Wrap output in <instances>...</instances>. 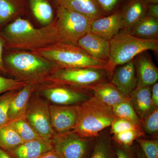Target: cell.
Wrapping results in <instances>:
<instances>
[{
	"mask_svg": "<svg viewBox=\"0 0 158 158\" xmlns=\"http://www.w3.org/2000/svg\"><path fill=\"white\" fill-rule=\"evenodd\" d=\"M52 150V140L39 138L25 141L8 152L12 158H40Z\"/></svg>",
	"mask_w": 158,
	"mask_h": 158,
	"instance_id": "obj_16",
	"label": "cell"
},
{
	"mask_svg": "<svg viewBox=\"0 0 158 158\" xmlns=\"http://www.w3.org/2000/svg\"><path fill=\"white\" fill-rule=\"evenodd\" d=\"M111 127V133L113 135L129 130L141 128V125L136 124L128 119L119 117H116L113 120Z\"/></svg>",
	"mask_w": 158,
	"mask_h": 158,
	"instance_id": "obj_33",
	"label": "cell"
},
{
	"mask_svg": "<svg viewBox=\"0 0 158 158\" xmlns=\"http://www.w3.org/2000/svg\"><path fill=\"white\" fill-rule=\"evenodd\" d=\"M33 52L52 61L59 68L107 69L108 62L92 56L76 44L58 42Z\"/></svg>",
	"mask_w": 158,
	"mask_h": 158,
	"instance_id": "obj_3",
	"label": "cell"
},
{
	"mask_svg": "<svg viewBox=\"0 0 158 158\" xmlns=\"http://www.w3.org/2000/svg\"><path fill=\"white\" fill-rule=\"evenodd\" d=\"M5 48L6 41L0 33V75L10 77L3 61V54Z\"/></svg>",
	"mask_w": 158,
	"mask_h": 158,
	"instance_id": "obj_37",
	"label": "cell"
},
{
	"mask_svg": "<svg viewBox=\"0 0 158 158\" xmlns=\"http://www.w3.org/2000/svg\"><path fill=\"white\" fill-rule=\"evenodd\" d=\"M147 15L158 19V4L148 5Z\"/></svg>",
	"mask_w": 158,
	"mask_h": 158,
	"instance_id": "obj_38",
	"label": "cell"
},
{
	"mask_svg": "<svg viewBox=\"0 0 158 158\" xmlns=\"http://www.w3.org/2000/svg\"><path fill=\"white\" fill-rule=\"evenodd\" d=\"M9 123L24 142L42 138L31 126L25 115Z\"/></svg>",
	"mask_w": 158,
	"mask_h": 158,
	"instance_id": "obj_27",
	"label": "cell"
},
{
	"mask_svg": "<svg viewBox=\"0 0 158 158\" xmlns=\"http://www.w3.org/2000/svg\"><path fill=\"white\" fill-rule=\"evenodd\" d=\"M144 135V132L140 128L114 134L112 140L115 144L124 147H132L136 139L143 137Z\"/></svg>",
	"mask_w": 158,
	"mask_h": 158,
	"instance_id": "obj_29",
	"label": "cell"
},
{
	"mask_svg": "<svg viewBox=\"0 0 158 158\" xmlns=\"http://www.w3.org/2000/svg\"><path fill=\"white\" fill-rule=\"evenodd\" d=\"M51 123L55 134L64 135L75 129L79 117L78 105L49 104Z\"/></svg>",
	"mask_w": 158,
	"mask_h": 158,
	"instance_id": "obj_11",
	"label": "cell"
},
{
	"mask_svg": "<svg viewBox=\"0 0 158 158\" xmlns=\"http://www.w3.org/2000/svg\"><path fill=\"white\" fill-rule=\"evenodd\" d=\"M112 110L116 117L128 119L139 125H142L141 119L132 106L130 99L115 105L112 107Z\"/></svg>",
	"mask_w": 158,
	"mask_h": 158,
	"instance_id": "obj_28",
	"label": "cell"
},
{
	"mask_svg": "<svg viewBox=\"0 0 158 158\" xmlns=\"http://www.w3.org/2000/svg\"><path fill=\"white\" fill-rule=\"evenodd\" d=\"M123 29L121 9L91 23L90 32L110 40Z\"/></svg>",
	"mask_w": 158,
	"mask_h": 158,
	"instance_id": "obj_14",
	"label": "cell"
},
{
	"mask_svg": "<svg viewBox=\"0 0 158 158\" xmlns=\"http://www.w3.org/2000/svg\"><path fill=\"white\" fill-rule=\"evenodd\" d=\"M79 117L73 131L83 138L94 139L102 131L111 126L116 118L112 108L93 95L78 104Z\"/></svg>",
	"mask_w": 158,
	"mask_h": 158,
	"instance_id": "obj_4",
	"label": "cell"
},
{
	"mask_svg": "<svg viewBox=\"0 0 158 158\" xmlns=\"http://www.w3.org/2000/svg\"><path fill=\"white\" fill-rule=\"evenodd\" d=\"M27 2L28 15L31 14L43 26L48 25L54 21L56 10L54 0H27Z\"/></svg>",
	"mask_w": 158,
	"mask_h": 158,
	"instance_id": "obj_18",
	"label": "cell"
},
{
	"mask_svg": "<svg viewBox=\"0 0 158 158\" xmlns=\"http://www.w3.org/2000/svg\"><path fill=\"white\" fill-rule=\"evenodd\" d=\"M102 12L109 15L122 8L128 0H95Z\"/></svg>",
	"mask_w": 158,
	"mask_h": 158,
	"instance_id": "obj_34",
	"label": "cell"
},
{
	"mask_svg": "<svg viewBox=\"0 0 158 158\" xmlns=\"http://www.w3.org/2000/svg\"><path fill=\"white\" fill-rule=\"evenodd\" d=\"M136 142L146 158H158V139L148 140L141 138L136 139Z\"/></svg>",
	"mask_w": 158,
	"mask_h": 158,
	"instance_id": "obj_31",
	"label": "cell"
},
{
	"mask_svg": "<svg viewBox=\"0 0 158 158\" xmlns=\"http://www.w3.org/2000/svg\"><path fill=\"white\" fill-rule=\"evenodd\" d=\"M0 158H12L9 153L0 148Z\"/></svg>",
	"mask_w": 158,
	"mask_h": 158,
	"instance_id": "obj_42",
	"label": "cell"
},
{
	"mask_svg": "<svg viewBox=\"0 0 158 158\" xmlns=\"http://www.w3.org/2000/svg\"><path fill=\"white\" fill-rule=\"evenodd\" d=\"M55 20L59 42L76 44L79 40L90 31L92 22L78 12L57 6Z\"/></svg>",
	"mask_w": 158,
	"mask_h": 158,
	"instance_id": "obj_7",
	"label": "cell"
},
{
	"mask_svg": "<svg viewBox=\"0 0 158 158\" xmlns=\"http://www.w3.org/2000/svg\"><path fill=\"white\" fill-rule=\"evenodd\" d=\"M135 150L137 158H146L138 145H137L135 147Z\"/></svg>",
	"mask_w": 158,
	"mask_h": 158,
	"instance_id": "obj_41",
	"label": "cell"
},
{
	"mask_svg": "<svg viewBox=\"0 0 158 158\" xmlns=\"http://www.w3.org/2000/svg\"><path fill=\"white\" fill-rule=\"evenodd\" d=\"M146 52L139 54L133 59L137 78L136 87H150L158 80V68Z\"/></svg>",
	"mask_w": 158,
	"mask_h": 158,
	"instance_id": "obj_12",
	"label": "cell"
},
{
	"mask_svg": "<svg viewBox=\"0 0 158 158\" xmlns=\"http://www.w3.org/2000/svg\"><path fill=\"white\" fill-rule=\"evenodd\" d=\"M129 33L141 39H158V19L147 15L135 24Z\"/></svg>",
	"mask_w": 158,
	"mask_h": 158,
	"instance_id": "obj_24",
	"label": "cell"
},
{
	"mask_svg": "<svg viewBox=\"0 0 158 158\" xmlns=\"http://www.w3.org/2000/svg\"><path fill=\"white\" fill-rule=\"evenodd\" d=\"M25 116L43 139L52 140L53 138L55 133L51 123L49 103L36 91L30 98Z\"/></svg>",
	"mask_w": 158,
	"mask_h": 158,
	"instance_id": "obj_9",
	"label": "cell"
},
{
	"mask_svg": "<svg viewBox=\"0 0 158 158\" xmlns=\"http://www.w3.org/2000/svg\"><path fill=\"white\" fill-rule=\"evenodd\" d=\"M112 74L106 69L59 67L46 78L43 81L65 84L89 90V88L91 86L108 81Z\"/></svg>",
	"mask_w": 158,
	"mask_h": 158,
	"instance_id": "obj_6",
	"label": "cell"
},
{
	"mask_svg": "<svg viewBox=\"0 0 158 158\" xmlns=\"http://www.w3.org/2000/svg\"><path fill=\"white\" fill-rule=\"evenodd\" d=\"M56 6L72 10L91 21L106 16L95 0H54Z\"/></svg>",
	"mask_w": 158,
	"mask_h": 158,
	"instance_id": "obj_19",
	"label": "cell"
},
{
	"mask_svg": "<svg viewBox=\"0 0 158 158\" xmlns=\"http://www.w3.org/2000/svg\"><path fill=\"white\" fill-rule=\"evenodd\" d=\"M40 83L37 81L28 82L19 89L10 104L8 113L9 121L24 116L30 98Z\"/></svg>",
	"mask_w": 158,
	"mask_h": 158,
	"instance_id": "obj_17",
	"label": "cell"
},
{
	"mask_svg": "<svg viewBox=\"0 0 158 158\" xmlns=\"http://www.w3.org/2000/svg\"><path fill=\"white\" fill-rule=\"evenodd\" d=\"M145 2L147 3L148 5V4H158V0H144Z\"/></svg>",
	"mask_w": 158,
	"mask_h": 158,
	"instance_id": "obj_43",
	"label": "cell"
},
{
	"mask_svg": "<svg viewBox=\"0 0 158 158\" xmlns=\"http://www.w3.org/2000/svg\"><path fill=\"white\" fill-rule=\"evenodd\" d=\"M27 82L0 75V94L10 90L20 89Z\"/></svg>",
	"mask_w": 158,
	"mask_h": 158,
	"instance_id": "obj_35",
	"label": "cell"
},
{
	"mask_svg": "<svg viewBox=\"0 0 158 158\" xmlns=\"http://www.w3.org/2000/svg\"><path fill=\"white\" fill-rule=\"evenodd\" d=\"M35 91L49 104L58 106L80 104L93 95L90 90L50 81L40 83Z\"/></svg>",
	"mask_w": 158,
	"mask_h": 158,
	"instance_id": "obj_8",
	"label": "cell"
},
{
	"mask_svg": "<svg viewBox=\"0 0 158 158\" xmlns=\"http://www.w3.org/2000/svg\"><path fill=\"white\" fill-rule=\"evenodd\" d=\"M110 43V57L107 69L112 73L117 66L132 61L143 52L158 51V39H141L124 30L113 37Z\"/></svg>",
	"mask_w": 158,
	"mask_h": 158,
	"instance_id": "obj_5",
	"label": "cell"
},
{
	"mask_svg": "<svg viewBox=\"0 0 158 158\" xmlns=\"http://www.w3.org/2000/svg\"><path fill=\"white\" fill-rule=\"evenodd\" d=\"M147 7L144 0H128L121 9L123 30L129 32L135 24L146 16Z\"/></svg>",
	"mask_w": 158,
	"mask_h": 158,
	"instance_id": "obj_20",
	"label": "cell"
},
{
	"mask_svg": "<svg viewBox=\"0 0 158 158\" xmlns=\"http://www.w3.org/2000/svg\"><path fill=\"white\" fill-rule=\"evenodd\" d=\"M20 89L10 90L0 95V126L10 122L8 113L10 104L12 99Z\"/></svg>",
	"mask_w": 158,
	"mask_h": 158,
	"instance_id": "obj_30",
	"label": "cell"
},
{
	"mask_svg": "<svg viewBox=\"0 0 158 158\" xmlns=\"http://www.w3.org/2000/svg\"><path fill=\"white\" fill-rule=\"evenodd\" d=\"M110 82L124 95L130 96L137 85L134 60L117 66L115 71H113Z\"/></svg>",
	"mask_w": 158,
	"mask_h": 158,
	"instance_id": "obj_13",
	"label": "cell"
},
{
	"mask_svg": "<svg viewBox=\"0 0 158 158\" xmlns=\"http://www.w3.org/2000/svg\"><path fill=\"white\" fill-rule=\"evenodd\" d=\"M151 99L154 106L158 107V83L154 84L151 87Z\"/></svg>",
	"mask_w": 158,
	"mask_h": 158,
	"instance_id": "obj_39",
	"label": "cell"
},
{
	"mask_svg": "<svg viewBox=\"0 0 158 158\" xmlns=\"http://www.w3.org/2000/svg\"><path fill=\"white\" fill-rule=\"evenodd\" d=\"M22 17L18 18L0 31L6 41L5 49L33 51L59 42L55 19L48 25L37 28Z\"/></svg>",
	"mask_w": 158,
	"mask_h": 158,
	"instance_id": "obj_1",
	"label": "cell"
},
{
	"mask_svg": "<svg viewBox=\"0 0 158 158\" xmlns=\"http://www.w3.org/2000/svg\"><path fill=\"white\" fill-rule=\"evenodd\" d=\"M40 158H63L55 151L52 150L47 153Z\"/></svg>",
	"mask_w": 158,
	"mask_h": 158,
	"instance_id": "obj_40",
	"label": "cell"
},
{
	"mask_svg": "<svg viewBox=\"0 0 158 158\" xmlns=\"http://www.w3.org/2000/svg\"><path fill=\"white\" fill-rule=\"evenodd\" d=\"M96 138L87 158H114V145L111 138L100 135Z\"/></svg>",
	"mask_w": 158,
	"mask_h": 158,
	"instance_id": "obj_25",
	"label": "cell"
},
{
	"mask_svg": "<svg viewBox=\"0 0 158 158\" xmlns=\"http://www.w3.org/2000/svg\"><path fill=\"white\" fill-rule=\"evenodd\" d=\"M77 44L96 59L106 62L110 59V40L90 31L79 40Z\"/></svg>",
	"mask_w": 158,
	"mask_h": 158,
	"instance_id": "obj_15",
	"label": "cell"
},
{
	"mask_svg": "<svg viewBox=\"0 0 158 158\" xmlns=\"http://www.w3.org/2000/svg\"><path fill=\"white\" fill-rule=\"evenodd\" d=\"M3 61L10 77L26 82L41 83L59 68L33 51L5 49Z\"/></svg>",
	"mask_w": 158,
	"mask_h": 158,
	"instance_id": "obj_2",
	"label": "cell"
},
{
	"mask_svg": "<svg viewBox=\"0 0 158 158\" xmlns=\"http://www.w3.org/2000/svg\"><path fill=\"white\" fill-rule=\"evenodd\" d=\"M145 133L154 135H157L158 131V107L155 108L151 113L142 121Z\"/></svg>",
	"mask_w": 158,
	"mask_h": 158,
	"instance_id": "obj_32",
	"label": "cell"
},
{
	"mask_svg": "<svg viewBox=\"0 0 158 158\" xmlns=\"http://www.w3.org/2000/svg\"><path fill=\"white\" fill-rule=\"evenodd\" d=\"M114 158H137L135 148L114 144Z\"/></svg>",
	"mask_w": 158,
	"mask_h": 158,
	"instance_id": "obj_36",
	"label": "cell"
},
{
	"mask_svg": "<svg viewBox=\"0 0 158 158\" xmlns=\"http://www.w3.org/2000/svg\"><path fill=\"white\" fill-rule=\"evenodd\" d=\"M89 90L94 96L112 108L130 99V96L123 94L111 82H102L91 86Z\"/></svg>",
	"mask_w": 158,
	"mask_h": 158,
	"instance_id": "obj_23",
	"label": "cell"
},
{
	"mask_svg": "<svg viewBox=\"0 0 158 158\" xmlns=\"http://www.w3.org/2000/svg\"><path fill=\"white\" fill-rule=\"evenodd\" d=\"M93 139L83 138L72 131L55 134L52 141L54 150L63 158H87L93 146Z\"/></svg>",
	"mask_w": 158,
	"mask_h": 158,
	"instance_id": "obj_10",
	"label": "cell"
},
{
	"mask_svg": "<svg viewBox=\"0 0 158 158\" xmlns=\"http://www.w3.org/2000/svg\"><path fill=\"white\" fill-rule=\"evenodd\" d=\"M151 87H136L130 95L132 106L141 122L156 108L152 101Z\"/></svg>",
	"mask_w": 158,
	"mask_h": 158,
	"instance_id": "obj_22",
	"label": "cell"
},
{
	"mask_svg": "<svg viewBox=\"0 0 158 158\" xmlns=\"http://www.w3.org/2000/svg\"><path fill=\"white\" fill-rule=\"evenodd\" d=\"M24 142L9 123L0 126V148L9 152Z\"/></svg>",
	"mask_w": 158,
	"mask_h": 158,
	"instance_id": "obj_26",
	"label": "cell"
},
{
	"mask_svg": "<svg viewBox=\"0 0 158 158\" xmlns=\"http://www.w3.org/2000/svg\"><path fill=\"white\" fill-rule=\"evenodd\" d=\"M27 15V0H0V31L18 18Z\"/></svg>",
	"mask_w": 158,
	"mask_h": 158,
	"instance_id": "obj_21",
	"label": "cell"
}]
</instances>
